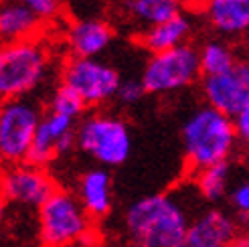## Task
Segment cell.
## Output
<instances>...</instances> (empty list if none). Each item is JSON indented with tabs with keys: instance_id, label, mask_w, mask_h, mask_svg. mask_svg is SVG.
<instances>
[{
	"instance_id": "18",
	"label": "cell",
	"mask_w": 249,
	"mask_h": 247,
	"mask_svg": "<svg viewBox=\"0 0 249 247\" xmlns=\"http://www.w3.org/2000/svg\"><path fill=\"white\" fill-rule=\"evenodd\" d=\"M122 10L132 22L138 24L140 31H144L180 15L182 4L178 0H124Z\"/></svg>"
},
{
	"instance_id": "29",
	"label": "cell",
	"mask_w": 249,
	"mask_h": 247,
	"mask_svg": "<svg viewBox=\"0 0 249 247\" xmlns=\"http://www.w3.org/2000/svg\"><path fill=\"white\" fill-rule=\"evenodd\" d=\"M178 2H180L182 6H186V2H189V0H178Z\"/></svg>"
},
{
	"instance_id": "30",
	"label": "cell",
	"mask_w": 249,
	"mask_h": 247,
	"mask_svg": "<svg viewBox=\"0 0 249 247\" xmlns=\"http://www.w3.org/2000/svg\"><path fill=\"white\" fill-rule=\"evenodd\" d=\"M2 164H4V162H2V160H0V172H2Z\"/></svg>"
},
{
	"instance_id": "22",
	"label": "cell",
	"mask_w": 249,
	"mask_h": 247,
	"mask_svg": "<svg viewBox=\"0 0 249 247\" xmlns=\"http://www.w3.org/2000/svg\"><path fill=\"white\" fill-rule=\"evenodd\" d=\"M229 205L239 219H249V176H243L239 180L231 182L229 189Z\"/></svg>"
},
{
	"instance_id": "19",
	"label": "cell",
	"mask_w": 249,
	"mask_h": 247,
	"mask_svg": "<svg viewBox=\"0 0 249 247\" xmlns=\"http://www.w3.org/2000/svg\"><path fill=\"white\" fill-rule=\"evenodd\" d=\"M196 191L209 203H219L229 194L231 189V166L229 162H221L196 172Z\"/></svg>"
},
{
	"instance_id": "13",
	"label": "cell",
	"mask_w": 249,
	"mask_h": 247,
	"mask_svg": "<svg viewBox=\"0 0 249 247\" xmlns=\"http://www.w3.org/2000/svg\"><path fill=\"white\" fill-rule=\"evenodd\" d=\"M114 41V29L104 18H75L65 31V43L71 57L79 59H99L109 43Z\"/></svg>"
},
{
	"instance_id": "21",
	"label": "cell",
	"mask_w": 249,
	"mask_h": 247,
	"mask_svg": "<svg viewBox=\"0 0 249 247\" xmlns=\"http://www.w3.org/2000/svg\"><path fill=\"white\" fill-rule=\"evenodd\" d=\"M47 109L57 112V114H65V116L75 118V120H81L87 107L77 97L75 91H71L69 88L59 83L55 88V91L51 93V100H49V104H47Z\"/></svg>"
},
{
	"instance_id": "8",
	"label": "cell",
	"mask_w": 249,
	"mask_h": 247,
	"mask_svg": "<svg viewBox=\"0 0 249 247\" xmlns=\"http://www.w3.org/2000/svg\"><path fill=\"white\" fill-rule=\"evenodd\" d=\"M61 85H65L85 104V107H102L116 100L122 85L120 71L104 59L69 57L61 67Z\"/></svg>"
},
{
	"instance_id": "24",
	"label": "cell",
	"mask_w": 249,
	"mask_h": 247,
	"mask_svg": "<svg viewBox=\"0 0 249 247\" xmlns=\"http://www.w3.org/2000/svg\"><path fill=\"white\" fill-rule=\"evenodd\" d=\"M144 95H146V89H144L140 79H122V85H120L118 95H116V102L120 106L130 107V106L140 104L144 100Z\"/></svg>"
},
{
	"instance_id": "17",
	"label": "cell",
	"mask_w": 249,
	"mask_h": 247,
	"mask_svg": "<svg viewBox=\"0 0 249 247\" xmlns=\"http://www.w3.org/2000/svg\"><path fill=\"white\" fill-rule=\"evenodd\" d=\"M205 15L217 33L241 35L249 29V0H211Z\"/></svg>"
},
{
	"instance_id": "25",
	"label": "cell",
	"mask_w": 249,
	"mask_h": 247,
	"mask_svg": "<svg viewBox=\"0 0 249 247\" xmlns=\"http://www.w3.org/2000/svg\"><path fill=\"white\" fill-rule=\"evenodd\" d=\"M233 124H235V132H237V140L249 144V104L233 118Z\"/></svg>"
},
{
	"instance_id": "27",
	"label": "cell",
	"mask_w": 249,
	"mask_h": 247,
	"mask_svg": "<svg viewBox=\"0 0 249 247\" xmlns=\"http://www.w3.org/2000/svg\"><path fill=\"white\" fill-rule=\"evenodd\" d=\"M209 2H211V0H189L186 6H189L191 10H205L209 6Z\"/></svg>"
},
{
	"instance_id": "1",
	"label": "cell",
	"mask_w": 249,
	"mask_h": 247,
	"mask_svg": "<svg viewBox=\"0 0 249 247\" xmlns=\"http://www.w3.org/2000/svg\"><path fill=\"white\" fill-rule=\"evenodd\" d=\"M184 203L170 193L146 194L124 215L128 247H177L191 225Z\"/></svg>"
},
{
	"instance_id": "9",
	"label": "cell",
	"mask_w": 249,
	"mask_h": 247,
	"mask_svg": "<svg viewBox=\"0 0 249 247\" xmlns=\"http://www.w3.org/2000/svg\"><path fill=\"white\" fill-rule=\"evenodd\" d=\"M55 191L57 184L45 166L20 162V164H8L0 172V194L10 205L39 211L51 199Z\"/></svg>"
},
{
	"instance_id": "3",
	"label": "cell",
	"mask_w": 249,
	"mask_h": 247,
	"mask_svg": "<svg viewBox=\"0 0 249 247\" xmlns=\"http://www.w3.org/2000/svg\"><path fill=\"white\" fill-rule=\"evenodd\" d=\"M53 53L41 36L0 47V102L29 97L49 79Z\"/></svg>"
},
{
	"instance_id": "20",
	"label": "cell",
	"mask_w": 249,
	"mask_h": 247,
	"mask_svg": "<svg viewBox=\"0 0 249 247\" xmlns=\"http://www.w3.org/2000/svg\"><path fill=\"white\" fill-rule=\"evenodd\" d=\"M198 55H201L203 77L221 75V73L229 71L239 61L237 57H235L233 49L225 41H219V39L207 41L201 49H198Z\"/></svg>"
},
{
	"instance_id": "23",
	"label": "cell",
	"mask_w": 249,
	"mask_h": 247,
	"mask_svg": "<svg viewBox=\"0 0 249 247\" xmlns=\"http://www.w3.org/2000/svg\"><path fill=\"white\" fill-rule=\"evenodd\" d=\"M18 2L33 10L45 24L59 18L65 8V0H18Z\"/></svg>"
},
{
	"instance_id": "2",
	"label": "cell",
	"mask_w": 249,
	"mask_h": 247,
	"mask_svg": "<svg viewBox=\"0 0 249 247\" xmlns=\"http://www.w3.org/2000/svg\"><path fill=\"white\" fill-rule=\"evenodd\" d=\"M180 138L186 164L198 172L221 162H229L237 142V132L233 118L217 112L211 106H201L184 120Z\"/></svg>"
},
{
	"instance_id": "7",
	"label": "cell",
	"mask_w": 249,
	"mask_h": 247,
	"mask_svg": "<svg viewBox=\"0 0 249 247\" xmlns=\"http://www.w3.org/2000/svg\"><path fill=\"white\" fill-rule=\"evenodd\" d=\"M203 75L201 55L191 43L170 49L164 53L150 55L142 69V85L146 93L166 95L186 89Z\"/></svg>"
},
{
	"instance_id": "14",
	"label": "cell",
	"mask_w": 249,
	"mask_h": 247,
	"mask_svg": "<svg viewBox=\"0 0 249 247\" xmlns=\"http://www.w3.org/2000/svg\"><path fill=\"white\" fill-rule=\"evenodd\" d=\"M45 22L18 0H0V47L39 39Z\"/></svg>"
},
{
	"instance_id": "11",
	"label": "cell",
	"mask_w": 249,
	"mask_h": 247,
	"mask_svg": "<svg viewBox=\"0 0 249 247\" xmlns=\"http://www.w3.org/2000/svg\"><path fill=\"white\" fill-rule=\"evenodd\" d=\"M77 124H79V120H75V118L45 109V116L39 124V130H36L27 162L36 164V166H47L61 154H65L71 148H75Z\"/></svg>"
},
{
	"instance_id": "16",
	"label": "cell",
	"mask_w": 249,
	"mask_h": 247,
	"mask_svg": "<svg viewBox=\"0 0 249 247\" xmlns=\"http://www.w3.org/2000/svg\"><path fill=\"white\" fill-rule=\"evenodd\" d=\"M77 199L91 219H102L111 209V176L107 168L93 166L77 180Z\"/></svg>"
},
{
	"instance_id": "6",
	"label": "cell",
	"mask_w": 249,
	"mask_h": 247,
	"mask_svg": "<svg viewBox=\"0 0 249 247\" xmlns=\"http://www.w3.org/2000/svg\"><path fill=\"white\" fill-rule=\"evenodd\" d=\"M43 116V106L33 97L0 102V160L6 166L29 160Z\"/></svg>"
},
{
	"instance_id": "15",
	"label": "cell",
	"mask_w": 249,
	"mask_h": 247,
	"mask_svg": "<svg viewBox=\"0 0 249 247\" xmlns=\"http://www.w3.org/2000/svg\"><path fill=\"white\" fill-rule=\"evenodd\" d=\"M191 35H193V22L184 12H180V15L166 22H160L156 27L140 31L136 35V43L142 49H146L150 55H156L186 45Z\"/></svg>"
},
{
	"instance_id": "4",
	"label": "cell",
	"mask_w": 249,
	"mask_h": 247,
	"mask_svg": "<svg viewBox=\"0 0 249 247\" xmlns=\"http://www.w3.org/2000/svg\"><path fill=\"white\" fill-rule=\"evenodd\" d=\"M75 148L102 168L122 166L132 154L130 126L120 116L95 109L79 120Z\"/></svg>"
},
{
	"instance_id": "10",
	"label": "cell",
	"mask_w": 249,
	"mask_h": 247,
	"mask_svg": "<svg viewBox=\"0 0 249 247\" xmlns=\"http://www.w3.org/2000/svg\"><path fill=\"white\" fill-rule=\"evenodd\" d=\"M201 89L207 106L235 118L249 104V61H237L221 75L203 77Z\"/></svg>"
},
{
	"instance_id": "12",
	"label": "cell",
	"mask_w": 249,
	"mask_h": 247,
	"mask_svg": "<svg viewBox=\"0 0 249 247\" xmlns=\"http://www.w3.org/2000/svg\"><path fill=\"white\" fill-rule=\"evenodd\" d=\"M237 233L235 217L223 209H209L191 221L177 247H231Z\"/></svg>"
},
{
	"instance_id": "5",
	"label": "cell",
	"mask_w": 249,
	"mask_h": 247,
	"mask_svg": "<svg viewBox=\"0 0 249 247\" xmlns=\"http://www.w3.org/2000/svg\"><path fill=\"white\" fill-rule=\"evenodd\" d=\"M91 217L79 203L77 194L57 189L39 209V239L43 247L83 245L93 237Z\"/></svg>"
},
{
	"instance_id": "26",
	"label": "cell",
	"mask_w": 249,
	"mask_h": 247,
	"mask_svg": "<svg viewBox=\"0 0 249 247\" xmlns=\"http://www.w3.org/2000/svg\"><path fill=\"white\" fill-rule=\"evenodd\" d=\"M231 247H249V233H237Z\"/></svg>"
},
{
	"instance_id": "28",
	"label": "cell",
	"mask_w": 249,
	"mask_h": 247,
	"mask_svg": "<svg viewBox=\"0 0 249 247\" xmlns=\"http://www.w3.org/2000/svg\"><path fill=\"white\" fill-rule=\"evenodd\" d=\"M6 201H4V196L2 194H0V225H2L4 223V217H6Z\"/></svg>"
}]
</instances>
